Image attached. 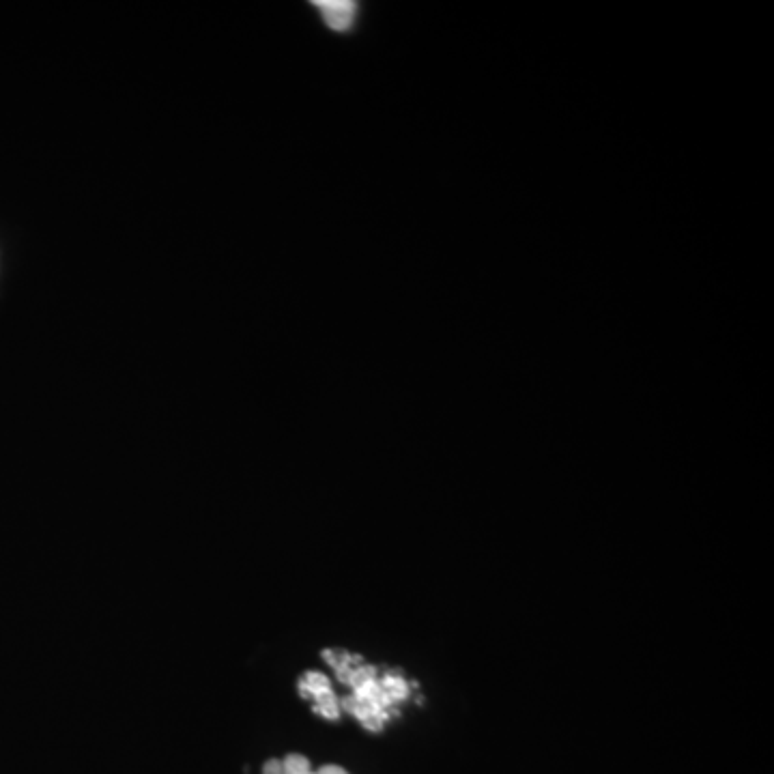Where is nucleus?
I'll return each mask as SVG.
<instances>
[{
	"label": "nucleus",
	"mask_w": 774,
	"mask_h": 774,
	"mask_svg": "<svg viewBox=\"0 0 774 774\" xmlns=\"http://www.w3.org/2000/svg\"><path fill=\"white\" fill-rule=\"evenodd\" d=\"M314 710H317L321 716H325V719H332V721L340 716V704L332 691L314 697Z\"/></svg>",
	"instance_id": "obj_3"
},
{
	"label": "nucleus",
	"mask_w": 774,
	"mask_h": 774,
	"mask_svg": "<svg viewBox=\"0 0 774 774\" xmlns=\"http://www.w3.org/2000/svg\"><path fill=\"white\" fill-rule=\"evenodd\" d=\"M381 688H383V695L387 697V701H400L405 695H407V684L400 680V678H385L381 682Z\"/></svg>",
	"instance_id": "obj_5"
},
{
	"label": "nucleus",
	"mask_w": 774,
	"mask_h": 774,
	"mask_svg": "<svg viewBox=\"0 0 774 774\" xmlns=\"http://www.w3.org/2000/svg\"><path fill=\"white\" fill-rule=\"evenodd\" d=\"M314 7L321 11L325 24L338 33L349 31L357 16V5L351 0H319Z\"/></svg>",
	"instance_id": "obj_1"
},
{
	"label": "nucleus",
	"mask_w": 774,
	"mask_h": 774,
	"mask_svg": "<svg viewBox=\"0 0 774 774\" xmlns=\"http://www.w3.org/2000/svg\"><path fill=\"white\" fill-rule=\"evenodd\" d=\"M263 774H284L280 759H269V762L263 766Z\"/></svg>",
	"instance_id": "obj_6"
},
{
	"label": "nucleus",
	"mask_w": 774,
	"mask_h": 774,
	"mask_svg": "<svg viewBox=\"0 0 774 774\" xmlns=\"http://www.w3.org/2000/svg\"><path fill=\"white\" fill-rule=\"evenodd\" d=\"M312 774H317V772H312Z\"/></svg>",
	"instance_id": "obj_8"
},
{
	"label": "nucleus",
	"mask_w": 774,
	"mask_h": 774,
	"mask_svg": "<svg viewBox=\"0 0 774 774\" xmlns=\"http://www.w3.org/2000/svg\"><path fill=\"white\" fill-rule=\"evenodd\" d=\"M317 774H349V772L340 766H323Z\"/></svg>",
	"instance_id": "obj_7"
},
{
	"label": "nucleus",
	"mask_w": 774,
	"mask_h": 774,
	"mask_svg": "<svg viewBox=\"0 0 774 774\" xmlns=\"http://www.w3.org/2000/svg\"><path fill=\"white\" fill-rule=\"evenodd\" d=\"M327 691H332V682H329V678L319 671H308L306 676L299 680V693L308 699H314Z\"/></svg>",
	"instance_id": "obj_2"
},
{
	"label": "nucleus",
	"mask_w": 774,
	"mask_h": 774,
	"mask_svg": "<svg viewBox=\"0 0 774 774\" xmlns=\"http://www.w3.org/2000/svg\"><path fill=\"white\" fill-rule=\"evenodd\" d=\"M282 770L284 774H312L310 762L299 753H291L289 757L282 759Z\"/></svg>",
	"instance_id": "obj_4"
}]
</instances>
